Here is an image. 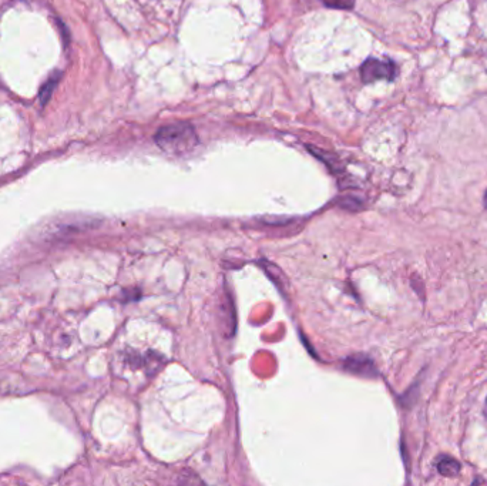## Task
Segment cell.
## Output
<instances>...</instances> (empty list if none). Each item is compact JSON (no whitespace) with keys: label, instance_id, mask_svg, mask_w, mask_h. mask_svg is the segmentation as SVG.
<instances>
[{"label":"cell","instance_id":"7a4b0ae2","mask_svg":"<svg viewBox=\"0 0 487 486\" xmlns=\"http://www.w3.org/2000/svg\"><path fill=\"white\" fill-rule=\"evenodd\" d=\"M396 67L391 60L368 59L361 67V78L364 83H373L376 80H393Z\"/></svg>","mask_w":487,"mask_h":486},{"label":"cell","instance_id":"3957f363","mask_svg":"<svg viewBox=\"0 0 487 486\" xmlns=\"http://www.w3.org/2000/svg\"><path fill=\"white\" fill-rule=\"evenodd\" d=\"M342 367L345 371L353 375L365 376V378H375L378 376V370L375 363L366 355H352L344 360Z\"/></svg>","mask_w":487,"mask_h":486},{"label":"cell","instance_id":"ba28073f","mask_svg":"<svg viewBox=\"0 0 487 486\" xmlns=\"http://www.w3.org/2000/svg\"><path fill=\"white\" fill-rule=\"evenodd\" d=\"M484 206L487 207V191H486V196H484Z\"/></svg>","mask_w":487,"mask_h":486},{"label":"cell","instance_id":"277c9868","mask_svg":"<svg viewBox=\"0 0 487 486\" xmlns=\"http://www.w3.org/2000/svg\"><path fill=\"white\" fill-rule=\"evenodd\" d=\"M436 468H438V472L442 476H446V478H454L461 471V467L459 464V460L452 458V456H449V455L442 456L438 460V465H436Z\"/></svg>","mask_w":487,"mask_h":486},{"label":"cell","instance_id":"52a82bcc","mask_svg":"<svg viewBox=\"0 0 487 486\" xmlns=\"http://www.w3.org/2000/svg\"><path fill=\"white\" fill-rule=\"evenodd\" d=\"M339 204H341L342 209L352 210V211H356V210H359V209L362 207L361 200H357L355 197H345V198H342V201Z\"/></svg>","mask_w":487,"mask_h":486},{"label":"cell","instance_id":"6da1fadb","mask_svg":"<svg viewBox=\"0 0 487 486\" xmlns=\"http://www.w3.org/2000/svg\"><path fill=\"white\" fill-rule=\"evenodd\" d=\"M157 146L170 155H186L198 144V137L188 123H175L161 127L156 134Z\"/></svg>","mask_w":487,"mask_h":486},{"label":"cell","instance_id":"5b68a950","mask_svg":"<svg viewBox=\"0 0 487 486\" xmlns=\"http://www.w3.org/2000/svg\"><path fill=\"white\" fill-rule=\"evenodd\" d=\"M59 78H60V74L53 76V78H51V79L43 86V89L40 90V101H42V105H43V106L48 101L51 93H53V89L56 87V85H57V82H59Z\"/></svg>","mask_w":487,"mask_h":486},{"label":"cell","instance_id":"8992f818","mask_svg":"<svg viewBox=\"0 0 487 486\" xmlns=\"http://www.w3.org/2000/svg\"><path fill=\"white\" fill-rule=\"evenodd\" d=\"M322 3L332 9H352L355 0H322Z\"/></svg>","mask_w":487,"mask_h":486},{"label":"cell","instance_id":"9c48e42d","mask_svg":"<svg viewBox=\"0 0 487 486\" xmlns=\"http://www.w3.org/2000/svg\"><path fill=\"white\" fill-rule=\"evenodd\" d=\"M484 415L487 417V399H486V406H484Z\"/></svg>","mask_w":487,"mask_h":486}]
</instances>
